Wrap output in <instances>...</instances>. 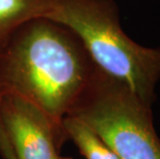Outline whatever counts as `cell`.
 I'll list each match as a JSON object with an SVG mask.
<instances>
[{
  "mask_svg": "<svg viewBox=\"0 0 160 159\" xmlns=\"http://www.w3.org/2000/svg\"><path fill=\"white\" fill-rule=\"evenodd\" d=\"M67 138L76 144L85 159H120L101 137L79 118L68 115L62 122Z\"/></svg>",
  "mask_w": 160,
  "mask_h": 159,
  "instance_id": "6",
  "label": "cell"
},
{
  "mask_svg": "<svg viewBox=\"0 0 160 159\" xmlns=\"http://www.w3.org/2000/svg\"><path fill=\"white\" fill-rule=\"evenodd\" d=\"M69 115L93 129L120 159H160L151 106L96 66Z\"/></svg>",
  "mask_w": 160,
  "mask_h": 159,
  "instance_id": "3",
  "label": "cell"
},
{
  "mask_svg": "<svg viewBox=\"0 0 160 159\" xmlns=\"http://www.w3.org/2000/svg\"><path fill=\"white\" fill-rule=\"evenodd\" d=\"M94 70L77 35L47 18L26 22L0 45V92L30 101L61 129Z\"/></svg>",
  "mask_w": 160,
  "mask_h": 159,
  "instance_id": "1",
  "label": "cell"
},
{
  "mask_svg": "<svg viewBox=\"0 0 160 159\" xmlns=\"http://www.w3.org/2000/svg\"><path fill=\"white\" fill-rule=\"evenodd\" d=\"M47 19L68 28L100 72L152 106L160 80V48H147L122 29L113 0H54Z\"/></svg>",
  "mask_w": 160,
  "mask_h": 159,
  "instance_id": "2",
  "label": "cell"
},
{
  "mask_svg": "<svg viewBox=\"0 0 160 159\" xmlns=\"http://www.w3.org/2000/svg\"><path fill=\"white\" fill-rule=\"evenodd\" d=\"M0 125L17 159H58L67 138L39 107L8 92H0Z\"/></svg>",
  "mask_w": 160,
  "mask_h": 159,
  "instance_id": "4",
  "label": "cell"
},
{
  "mask_svg": "<svg viewBox=\"0 0 160 159\" xmlns=\"http://www.w3.org/2000/svg\"><path fill=\"white\" fill-rule=\"evenodd\" d=\"M54 0H0V45L20 26L47 18Z\"/></svg>",
  "mask_w": 160,
  "mask_h": 159,
  "instance_id": "5",
  "label": "cell"
},
{
  "mask_svg": "<svg viewBox=\"0 0 160 159\" xmlns=\"http://www.w3.org/2000/svg\"><path fill=\"white\" fill-rule=\"evenodd\" d=\"M58 159H71V158H69V157H61V156H59V158Z\"/></svg>",
  "mask_w": 160,
  "mask_h": 159,
  "instance_id": "7",
  "label": "cell"
}]
</instances>
